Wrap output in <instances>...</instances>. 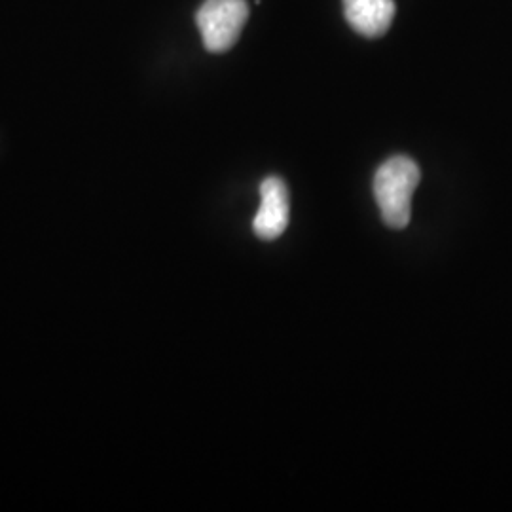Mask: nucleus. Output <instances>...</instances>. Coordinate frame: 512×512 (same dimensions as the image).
Listing matches in <instances>:
<instances>
[{
  "instance_id": "f03ea898",
  "label": "nucleus",
  "mask_w": 512,
  "mask_h": 512,
  "mask_svg": "<svg viewBox=\"0 0 512 512\" xmlns=\"http://www.w3.org/2000/svg\"><path fill=\"white\" fill-rule=\"evenodd\" d=\"M247 19V0H205L196 14L205 50L222 54L234 48Z\"/></svg>"
},
{
  "instance_id": "7ed1b4c3",
  "label": "nucleus",
  "mask_w": 512,
  "mask_h": 512,
  "mask_svg": "<svg viewBox=\"0 0 512 512\" xmlns=\"http://www.w3.org/2000/svg\"><path fill=\"white\" fill-rule=\"evenodd\" d=\"M289 224V190L279 177H268L260 184V209L253 220L256 236L264 241L277 239Z\"/></svg>"
},
{
  "instance_id": "f257e3e1",
  "label": "nucleus",
  "mask_w": 512,
  "mask_h": 512,
  "mask_svg": "<svg viewBox=\"0 0 512 512\" xmlns=\"http://www.w3.org/2000/svg\"><path fill=\"white\" fill-rule=\"evenodd\" d=\"M420 184V167L408 156H393L378 167L374 196L382 219L393 230H403L412 215V196Z\"/></svg>"
},
{
  "instance_id": "20e7f679",
  "label": "nucleus",
  "mask_w": 512,
  "mask_h": 512,
  "mask_svg": "<svg viewBox=\"0 0 512 512\" xmlns=\"http://www.w3.org/2000/svg\"><path fill=\"white\" fill-rule=\"evenodd\" d=\"M393 0H344L349 25L366 38L384 37L395 18Z\"/></svg>"
}]
</instances>
